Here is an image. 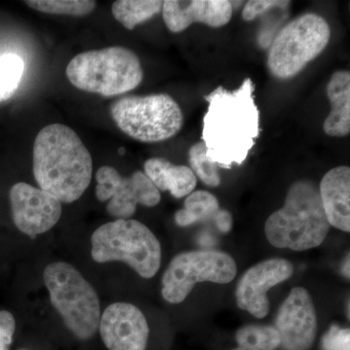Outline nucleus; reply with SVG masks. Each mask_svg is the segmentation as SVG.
<instances>
[{
	"label": "nucleus",
	"mask_w": 350,
	"mask_h": 350,
	"mask_svg": "<svg viewBox=\"0 0 350 350\" xmlns=\"http://www.w3.org/2000/svg\"><path fill=\"white\" fill-rule=\"evenodd\" d=\"M163 2L160 0H117L112 4V14L126 29L133 31L137 25L160 13Z\"/></svg>",
	"instance_id": "20"
},
{
	"label": "nucleus",
	"mask_w": 350,
	"mask_h": 350,
	"mask_svg": "<svg viewBox=\"0 0 350 350\" xmlns=\"http://www.w3.org/2000/svg\"><path fill=\"white\" fill-rule=\"evenodd\" d=\"M92 257L96 262H124L144 278L158 273L162 261L160 241L147 226L133 219H116L92 236Z\"/></svg>",
	"instance_id": "5"
},
{
	"label": "nucleus",
	"mask_w": 350,
	"mask_h": 350,
	"mask_svg": "<svg viewBox=\"0 0 350 350\" xmlns=\"http://www.w3.org/2000/svg\"><path fill=\"white\" fill-rule=\"evenodd\" d=\"M66 73L77 89L107 98L133 91L144 80L139 57L121 46L80 53L69 62Z\"/></svg>",
	"instance_id": "4"
},
{
	"label": "nucleus",
	"mask_w": 350,
	"mask_h": 350,
	"mask_svg": "<svg viewBox=\"0 0 350 350\" xmlns=\"http://www.w3.org/2000/svg\"><path fill=\"white\" fill-rule=\"evenodd\" d=\"M290 3H291L290 1H280V0H250L244 6L243 18L246 22H251L256 19L258 16L262 15L271 9H284Z\"/></svg>",
	"instance_id": "26"
},
{
	"label": "nucleus",
	"mask_w": 350,
	"mask_h": 350,
	"mask_svg": "<svg viewBox=\"0 0 350 350\" xmlns=\"http://www.w3.org/2000/svg\"><path fill=\"white\" fill-rule=\"evenodd\" d=\"M110 115L125 135L145 144L175 137L184 123L180 107L167 94L123 96L111 103Z\"/></svg>",
	"instance_id": "8"
},
{
	"label": "nucleus",
	"mask_w": 350,
	"mask_h": 350,
	"mask_svg": "<svg viewBox=\"0 0 350 350\" xmlns=\"http://www.w3.org/2000/svg\"><path fill=\"white\" fill-rule=\"evenodd\" d=\"M213 220L216 228L223 234H227L231 231L232 218V214L229 211H225V209H219Z\"/></svg>",
	"instance_id": "28"
},
{
	"label": "nucleus",
	"mask_w": 350,
	"mask_h": 350,
	"mask_svg": "<svg viewBox=\"0 0 350 350\" xmlns=\"http://www.w3.org/2000/svg\"><path fill=\"white\" fill-rule=\"evenodd\" d=\"M25 3L39 12L75 17L89 15L96 6L93 0H27Z\"/></svg>",
	"instance_id": "23"
},
{
	"label": "nucleus",
	"mask_w": 350,
	"mask_h": 350,
	"mask_svg": "<svg viewBox=\"0 0 350 350\" xmlns=\"http://www.w3.org/2000/svg\"><path fill=\"white\" fill-rule=\"evenodd\" d=\"M100 337L109 350H145L149 338L146 317L129 303L108 306L100 317Z\"/></svg>",
	"instance_id": "14"
},
{
	"label": "nucleus",
	"mask_w": 350,
	"mask_h": 350,
	"mask_svg": "<svg viewBox=\"0 0 350 350\" xmlns=\"http://www.w3.org/2000/svg\"><path fill=\"white\" fill-rule=\"evenodd\" d=\"M342 271H344L345 276H347V278H349V256H347V260L345 262Z\"/></svg>",
	"instance_id": "29"
},
{
	"label": "nucleus",
	"mask_w": 350,
	"mask_h": 350,
	"mask_svg": "<svg viewBox=\"0 0 350 350\" xmlns=\"http://www.w3.org/2000/svg\"><path fill=\"white\" fill-rule=\"evenodd\" d=\"M96 198L108 202L107 211L112 217L131 219L137 204L153 207L160 204V191L140 170L123 177L115 167L103 165L96 172Z\"/></svg>",
	"instance_id": "10"
},
{
	"label": "nucleus",
	"mask_w": 350,
	"mask_h": 350,
	"mask_svg": "<svg viewBox=\"0 0 350 350\" xmlns=\"http://www.w3.org/2000/svg\"><path fill=\"white\" fill-rule=\"evenodd\" d=\"M144 174L159 191H169L176 199L190 195L197 186V177L190 167L174 165L167 159H148Z\"/></svg>",
	"instance_id": "17"
},
{
	"label": "nucleus",
	"mask_w": 350,
	"mask_h": 350,
	"mask_svg": "<svg viewBox=\"0 0 350 350\" xmlns=\"http://www.w3.org/2000/svg\"><path fill=\"white\" fill-rule=\"evenodd\" d=\"M16 331V319L8 310H0V350H10Z\"/></svg>",
	"instance_id": "27"
},
{
	"label": "nucleus",
	"mask_w": 350,
	"mask_h": 350,
	"mask_svg": "<svg viewBox=\"0 0 350 350\" xmlns=\"http://www.w3.org/2000/svg\"><path fill=\"white\" fill-rule=\"evenodd\" d=\"M25 72V62L18 55L0 56V103L10 100L17 92Z\"/></svg>",
	"instance_id": "22"
},
{
	"label": "nucleus",
	"mask_w": 350,
	"mask_h": 350,
	"mask_svg": "<svg viewBox=\"0 0 350 350\" xmlns=\"http://www.w3.org/2000/svg\"><path fill=\"white\" fill-rule=\"evenodd\" d=\"M9 202L14 224L31 239L50 231L63 213L62 202L56 197L25 182L10 188Z\"/></svg>",
	"instance_id": "11"
},
{
	"label": "nucleus",
	"mask_w": 350,
	"mask_h": 350,
	"mask_svg": "<svg viewBox=\"0 0 350 350\" xmlns=\"http://www.w3.org/2000/svg\"><path fill=\"white\" fill-rule=\"evenodd\" d=\"M236 340L241 349L275 350L280 347V337L275 326L246 325L236 334Z\"/></svg>",
	"instance_id": "21"
},
{
	"label": "nucleus",
	"mask_w": 350,
	"mask_h": 350,
	"mask_svg": "<svg viewBox=\"0 0 350 350\" xmlns=\"http://www.w3.org/2000/svg\"><path fill=\"white\" fill-rule=\"evenodd\" d=\"M190 169L196 177H199L209 187H217L221 183L218 165L206 156V147L204 142H197L189 150Z\"/></svg>",
	"instance_id": "24"
},
{
	"label": "nucleus",
	"mask_w": 350,
	"mask_h": 350,
	"mask_svg": "<svg viewBox=\"0 0 350 350\" xmlns=\"http://www.w3.org/2000/svg\"><path fill=\"white\" fill-rule=\"evenodd\" d=\"M323 350H350V331L349 328L332 326L322 338Z\"/></svg>",
	"instance_id": "25"
},
{
	"label": "nucleus",
	"mask_w": 350,
	"mask_h": 350,
	"mask_svg": "<svg viewBox=\"0 0 350 350\" xmlns=\"http://www.w3.org/2000/svg\"><path fill=\"white\" fill-rule=\"evenodd\" d=\"M330 230L319 187L310 180L294 182L284 206L267 219L265 234L271 245L295 251L317 247Z\"/></svg>",
	"instance_id": "3"
},
{
	"label": "nucleus",
	"mask_w": 350,
	"mask_h": 350,
	"mask_svg": "<svg viewBox=\"0 0 350 350\" xmlns=\"http://www.w3.org/2000/svg\"><path fill=\"white\" fill-rule=\"evenodd\" d=\"M232 350H250V349H241V347H238V349H232Z\"/></svg>",
	"instance_id": "31"
},
{
	"label": "nucleus",
	"mask_w": 350,
	"mask_h": 350,
	"mask_svg": "<svg viewBox=\"0 0 350 350\" xmlns=\"http://www.w3.org/2000/svg\"><path fill=\"white\" fill-rule=\"evenodd\" d=\"M220 209L217 198L207 191H194L187 196L184 207L174 215L176 225L187 227L196 223L213 220Z\"/></svg>",
	"instance_id": "19"
},
{
	"label": "nucleus",
	"mask_w": 350,
	"mask_h": 350,
	"mask_svg": "<svg viewBox=\"0 0 350 350\" xmlns=\"http://www.w3.org/2000/svg\"><path fill=\"white\" fill-rule=\"evenodd\" d=\"M293 265L282 258H273L251 267L239 280L236 290L237 304L257 319L268 315V292L271 288L289 280L293 275Z\"/></svg>",
	"instance_id": "13"
},
{
	"label": "nucleus",
	"mask_w": 350,
	"mask_h": 350,
	"mask_svg": "<svg viewBox=\"0 0 350 350\" xmlns=\"http://www.w3.org/2000/svg\"><path fill=\"white\" fill-rule=\"evenodd\" d=\"M39 188L64 204L79 200L93 176V159L75 130L62 124L41 129L32 153Z\"/></svg>",
	"instance_id": "2"
},
{
	"label": "nucleus",
	"mask_w": 350,
	"mask_h": 350,
	"mask_svg": "<svg viewBox=\"0 0 350 350\" xmlns=\"http://www.w3.org/2000/svg\"><path fill=\"white\" fill-rule=\"evenodd\" d=\"M327 96L331 111L323 124L327 135L344 137L350 133V73L336 71L327 85Z\"/></svg>",
	"instance_id": "18"
},
{
	"label": "nucleus",
	"mask_w": 350,
	"mask_h": 350,
	"mask_svg": "<svg viewBox=\"0 0 350 350\" xmlns=\"http://www.w3.org/2000/svg\"><path fill=\"white\" fill-rule=\"evenodd\" d=\"M20 350H25V349H20Z\"/></svg>",
	"instance_id": "32"
},
{
	"label": "nucleus",
	"mask_w": 350,
	"mask_h": 350,
	"mask_svg": "<svg viewBox=\"0 0 350 350\" xmlns=\"http://www.w3.org/2000/svg\"><path fill=\"white\" fill-rule=\"evenodd\" d=\"M320 200L329 224L336 229L350 231V169L334 167L320 182Z\"/></svg>",
	"instance_id": "16"
},
{
	"label": "nucleus",
	"mask_w": 350,
	"mask_h": 350,
	"mask_svg": "<svg viewBox=\"0 0 350 350\" xmlns=\"http://www.w3.org/2000/svg\"><path fill=\"white\" fill-rule=\"evenodd\" d=\"M119 154H120V155H124V154H125V149L120 148L119 149Z\"/></svg>",
	"instance_id": "30"
},
{
	"label": "nucleus",
	"mask_w": 350,
	"mask_h": 350,
	"mask_svg": "<svg viewBox=\"0 0 350 350\" xmlns=\"http://www.w3.org/2000/svg\"><path fill=\"white\" fill-rule=\"evenodd\" d=\"M330 38V25L319 14L305 13L295 18L269 43V72L280 80L298 75L326 49Z\"/></svg>",
	"instance_id": "7"
},
{
	"label": "nucleus",
	"mask_w": 350,
	"mask_h": 350,
	"mask_svg": "<svg viewBox=\"0 0 350 350\" xmlns=\"http://www.w3.org/2000/svg\"><path fill=\"white\" fill-rule=\"evenodd\" d=\"M231 1L228 0H167L163 2V19L167 29L179 33L200 23L222 27L232 19Z\"/></svg>",
	"instance_id": "15"
},
{
	"label": "nucleus",
	"mask_w": 350,
	"mask_h": 350,
	"mask_svg": "<svg viewBox=\"0 0 350 350\" xmlns=\"http://www.w3.org/2000/svg\"><path fill=\"white\" fill-rule=\"evenodd\" d=\"M236 261L220 250H194L176 255L163 273L162 295L170 304H180L197 283L226 284L237 275Z\"/></svg>",
	"instance_id": "9"
},
{
	"label": "nucleus",
	"mask_w": 350,
	"mask_h": 350,
	"mask_svg": "<svg viewBox=\"0 0 350 350\" xmlns=\"http://www.w3.org/2000/svg\"><path fill=\"white\" fill-rule=\"evenodd\" d=\"M276 331L284 350H310L317 332V317L312 296L303 287H295L276 314Z\"/></svg>",
	"instance_id": "12"
},
{
	"label": "nucleus",
	"mask_w": 350,
	"mask_h": 350,
	"mask_svg": "<svg viewBox=\"0 0 350 350\" xmlns=\"http://www.w3.org/2000/svg\"><path fill=\"white\" fill-rule=\"evenodd\" d=\"M255 85L246 78L234 90L220 86L204 96L208 103L202 120L206 156L223 169L243 165L260 137V110Z\"/></svg>",
	"instance_id": "1"
},
{
	"label": "nucleus",
	"mask_w": 350,
	"mask_h": 350,
	"mask_svg": "<svg viewBox=\"0 0 350 350\" xmlns=\"http://www.w3.org/2000/svg\"><path fill=\"white\" fill-rule=\"evenodd\" d=\"M44 283L55 310L76 337L89 340L98 330L100 303L94 288L68 262H55L46 267Z\"/></svg>",
	"instance_id": "6"
}]
</instances>
